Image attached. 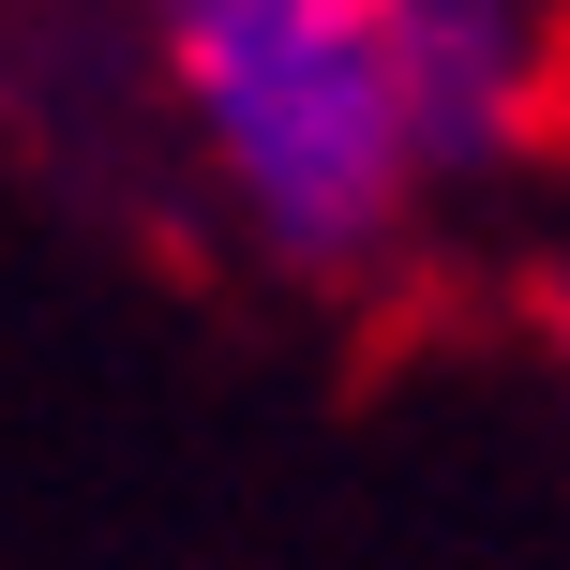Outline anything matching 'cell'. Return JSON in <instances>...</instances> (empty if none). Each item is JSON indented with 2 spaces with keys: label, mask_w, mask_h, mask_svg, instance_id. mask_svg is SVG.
<instances>
[{
  "label": "cell",
  "mask_w": 570,
  "mask_h": 570,
  "mask_svg": "<svg viewBox=\"0 0 570 570\" xmlns=\"http://www.w3.org/2000/svg\"><path fill=\"white\" fill-rule=\"evenodd\" d=\"M525 345H541V375L570 391V226L541 240V256H525Z\"/></svg>",
  "instance_id": "7a4b0ae2"
},
{
  "label": "cell",
  "mask_w": 570,
  "mask_h": 570,
  "mask_svg": "<svg viewBox=\"0 0 570 570\" xmlns=\"http://www.w3.org/2000/svg\"><path fill=\"white\" fill-rule=\"evenodd\" d=\"M210 210L301 285H375L511 180L570 90L556 0H136Z\"/></svg>",
  "instance_id": "6da1fadb"
}]
</instances>
